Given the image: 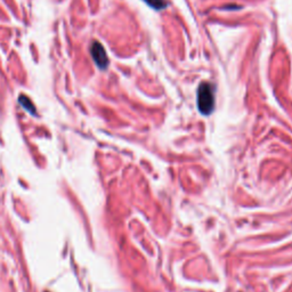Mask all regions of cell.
<instances>
[{"label":"cell","instance_id":"3957f363","mask_svg":"<svg viewBox=\"0 0 292 292\" xmlns=\"http://www.w3.org/2000/svg\"><path fill=\"white\" fill-rule=\"evenodd\" d=\"M18 102H20V104L27 110L28 112H30L32 115H36V109L34 107V104H32V102L29 100L28 97H25L22 95V96H20V98H18Z\"/></svg>","mask_w":292,"mask_h":292},{"label":"cell","instance_id":"6da1fadb","mask_svg":"<svg viewBox=\"0 0 292 292\" xmlns=\"http://www.w3.org/2000/svg\"><path fill=\"white\" fill-rule=\"evenodd\" d=\"M198 107L202 114H210L215 108V89L209 82L201 83L198 91Z\"/></svg>","mask_w":292,"mask_h":292},{"label":"cell","instance_id":"277c9868","mask_svg":"<svg viewBox=\"0 0 292 292\" xmlns=\"http://www.w3.org/2000/svg\"><path fill=\"white\" fill-rule=\"evenodd\" d=\"M144 1L155 10H161L168 5L164 0H144Z\"/></svg>","mask_w":292,"mask_h":292},{"label":"cell","instance_id":"7a4b0ae2","mask_svg":"<svg viewBox=\"0 0 292 292\" xmlns=\"http://www.w3.org/2000/svg\"><path fill=\"white\" fill-rule=\"evenodd\" d=\"M90 53L95 64H96L101 70H105V69L109 67V57L107 55V52H105L104 47L102 46V43L94 41L93 45L90 47Z\"/></svg>","mask_w":292,"mask_h":292}]
</instances>
